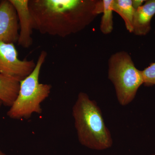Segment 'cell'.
I'll return each instance as SVG.
<instances>
[{
  "label": "cell",
  "mask_w": 155,
  "mask_h": 155,
  "mask_svg": "<svg viewBox=\"0 0 155 155\" xmlns=\"http://www.w3.org/2000/svg\"><path fill=\"white\" fill-rule=\"evenodd\" d=\"M155 155V154H152V155Z\"/></svg>",
  "instance_id": "15"
},
{
  "label": "cell",
  "mask_w": 155,
  "mask_h": 155,
  "mask_svg": "<svg viewBox=\"0 0 155 155\" xmlns=\"http://www.w3.org/2000/svg\"><path fill=\"white\" fill-rule=\"evenodd\" d=\"M20 79L0 73V101L4 105L11 107L20 88Z\"/></svg>",
  "instance_id": "9"
},
{
  "label": "cell",
  "mask_w": 155,
  "mask_h": 155,
  "mask_svg": "<svg viewBox=\"0 0 155 155\" xmlns=\"http://www.w3.org/2000/svg\"><path fill=\"white\" fill-rule=\"evenodd\" d=\"M145 2V1L144 0H132V6L135 11L137 9L143 5Z\"/></svg>",
  "instance_id": "13"
},
{
  "label": "cell",
  "mask_w": 155,
  "mask_h": 155,
  "mask_svg": "<svg viewBox=\"0 0 155 155\" xmlns=\"http://www.w3.org/2000/svg\"><path fill=\"white\" fill-rule=\"evenodd\" d=\"M10 2L16 10L19 20V32L17 43L22 48L30 47L33 42L32 34L34 24L28 6L29 0H10Z\"/></svg>",
  "instance_id": "7"
},
{
  "label": "cell",
  "mask_w": 155,
  "mask_h": 155,
  "mask_svg": "<svg viewBox=\"0 0 155 155\" xmlns=\"http://www.w3.org/2000/svg\"><path fill=\"white\" fill-rule=\"evenodd\" d=\"M112 6L113 11L119 14L124 20L127 30L132 33L135 10L132 6V0H113Z\"/></svg>",
  "instance_id": "10"
},
{
  "label": "cell",
  "mask_w": 155,
  "mask_h": 155,
  "mask_svg": "<svg viewBox=\"0 0 155 155\" xmlns=\"http://www.w3.org/2000/svg\"><path fill=\"white\" fill-rule=\"evenodd\" d=\"M28 6L35 29L62 38L82 30L103 9L102 1L87 0H29Z\"/></svg>",
  "instance_id": "1"
},
{
  "label": "cell",
  "mask_w": 155,
  "mask_h": 155,
  "mask_svg": "<svg viewBox=\"0 0 155 155\" xmlns=\"http://www.w3.org/2000/svg\"></svg>",
  "instance_id": "16"
},
{
  "label": "cell",
  "mask_w": 155,
  "mask_h": 155,
  "mask_svg": "<svg viewBox=\"0 0 155 155\" xmlns=\"http://www.w3.org/2000/svg\"><path fill=\"white\" fill-rule=\"evenodd\" d=\"M36 63L33 60H19L14 43L0 41V73L20 80L32 72Z\"/></svg>",
  "instance_id": "5"
},
{
  "label": "cell",
  "mask_w": 155,
  "mask_h": 155,
  "mask_svg": "<svg viewBox=\"0 0 155 155\" xmlns=\"http://www.w3.org/2000/svg\"><path fill=\"white\" fill-rule=\"evenodd\" d=\"M47 56V53L42 51L33 71L20 81L17 99L7 113L11 119H28L34 114H41L42 112L41 103L49 97L52 89L51 84L40 83L39 81L41 69Z\"/></svg>",
  "instance_id": "3"
},
{
  "label": "cell",
  "mask_w": 155,
  "mask_h": 155,
  "mask_svg": "<svg viewBox=\"0 0 155 155\" xmlns=\"http://www.w3.org/2000/svg\"><path fill=\"white\" fill-rule=\"evenodd\" d=\"M108 78L114 84L117 100L122 106L132 102L139 88L143 84L142 71L135 67L131 57L125 51L111 56Z\"/></svg>",
  "instance_id": "4"
},
{
  "label": "cell",
  "mask_w": 155,
  "mask_h": 155,
  "mask_svg": "<svg viewBox=\"0 0 155 155\" xmlns=\"http://www.w3.org/2000/svg\"><path fill=\"white\" fill-rule=\"evenodd\" d=\"M2 102L0 101V108H1V107H2ZM0 155H6L4 153H3L1 151V150H0Z\"/></svg>",
  "instance_id": "14"
},
{
  "label": "cell",
  "mask_w": 155,
  "mask_h": 155,
  "mask_svg": "<svg viewBox=\"0 0 155 155\" xmlns=\"http://www.w3.org/2000/svg\"><path fill=\"white\" fill-rule=\"evenodd\" d=\"M72 114L78 138L82 146L99 151L112 147L113 138L101 110L86 93H79L72 107Z\"/></svg>",
  "instance_id": "2"
},
{
  "label": "cell",
  "mask_w": 155,
  "mask_h": 155,
  "mask_svg": "<svg viewBox=\"0 0 155 155\" xmlns=\"http://www.w3.org/2000/svg\"><path fill=\"white\" fill-rule=\"evenodd\" d=\"M155 14V0L145 1L134 12L132 33L139 36L147 34L151 30V21Z\"/></svg>",
  "instance_id": "8"
},
{
  "label": "cell",
  "mask_w": 155,
  "mask_h": 155,
  "mask_svg": "<svg viewBox=\"0 0 155 155\" xmlns=\"http://www.w3.org/2000/svg\"><path fill=\"white\" fill-rule=\"evenodd\" d=\"M19 20L10 0L0 2V41L14 43L19 35Z\"/></svg>",
  "instance_id": "6"
},
{
  "label": "cell",
  "mask_w": 155,
  "mask_h": 155,
  "mask_svg": "<svg viewBox=\"0 0 155 155\" xmlns=\"http://www.w3.org/2000/svg\"><path fill=\"white\" fill-rule=\"evenodd\" d=\"M113 0L103 1V15L102 17L100 29L104 34H109L113 30V15L112 3Z\"/></svg>",
  "instance_id": "11"
},
{
  "label": "cell",
  "mask_w": 155,
  "mask_h": 155,
  "mask_svg": "<svg viewBox=\"0 0 155 155\" xmlns=\"http://www.w3.org/2000/svg\"><path fill=\"white\" fill-rule=\"evenodd\" d=\"M142 71L143 84L146 86L155 85V62Z\"/></svg>",
  "instance_id": "12"
}]
</instances>
